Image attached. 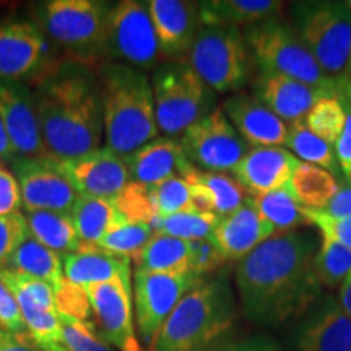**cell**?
Listing matches in <instances>:
<instances>
[{
    "instance_id": "obj_38",
    "label": "cell",
    "mask_w": 351,
    "mask_h": 351,
    "mask_svg": "<svg viewBox=\"0 0 351 351\" xmlns=\"http://www.w3.org/2000/svg\"><path fill=\"white\" fill-rule=\"evenodd\" d=\"M345 122L346 109L343 103L337 96H330L315 103L313 109L307 112L302 124L307 130L333 147L345 129Z\"/></svg>"
},
{
    "instance_id": "obj_56",
    "label": "cell",
    "mask_w": 351,
    "mask_h": 351,
    "mask_svg": "<svg viewBox=\"0 0 351 351\" xmlns=\"http://www.w3.org/2000/svg\"><path fill=\"white\" fill-rule=\"evenodd\" d=\"M345 5H346V8H348V10L351 12V0H348V2H345Z\"/></svg>"
},
{
    "instance_id": "obj_23",
    "label": "cell",
    "mask_w": 351,
    "mask_h": 351,
    "mask_svg": "<svg viewBox=\"0 0 351 351\" xmlns=\"http://www.w3.org/2000/svg\"><path fill=\"white\" fill-rule=\"evenodd\" d=\"M223 111L236 132L252 147L285 145L288 124L254 95L234 93L223 103Z\"/></svg>"
},
{
    "instance_id": "obj_15",
    "label": "cell",
    "mask_w": 351,
    "mask_h": 351,
    "mask_svg": "<svg viewBox=\"0 0 351 351\" xmlns=\"http://www.w3.org/2000/svg\"><path fill=\"white\" fill-rule=\"evenodd\" d=\"M13 176L26 212L70 213L78 197L49 155L19 158L13 161Z\"/></svg>"
},
{
    "instance_id": "obj_1",
    "label": "cell",
    "mask_w": 351,
    "mask_h": 351,
    "mask_svg": "<svg viewBox=\"0 0 351 351\" xmlns=\"http://www.w3.org/2000/svg\"><path fill=\"white\" fill-rule=\"evenodd\" d=\"M317 238L307 231L275 234L234 267L241 313L262 328L300 319L322 296L314 274Z\"/></svg>"
},
{
    "instance_id": "obj_26",
    "label": "cell",
    "mask_w": 351,
    "mask_h": 351,
    "mask_svg": "<svg viewBox=\"0 0 351 351\" xmlns=\"http://www.w3.org/2000/svg\"><path fill=\"white\" fill-rule=\"evenodd\" d=\"M280 0H208L199 2L202 26H236L247 28L270 16L282 15Z\"/></svg>"
},
{
    "instance_id": "obj_35",
    "label": "cell",
    "mask_w": 351,
    "mask_h": 351,
    "mask_svg": "<svg viewBox=\"0 0 351 351\" xmlns=\"http://www.w3.org/2000/svg\"><path fill=\"white\" fill-rule=\"evenodd\" d=\"M186 181H194L204 186L212 195L215 213L219 218L226 217L244 205L245 195L238 181L228 173H213V171H202L194 168L189 173Z\"/></svg>"
},
{
    "instance_id": "obj_20",
    "label": "cell",
    "mask_w": 351,
    "mask_h": 351,
    "mask_svg": "<svg viewBox=\"0 0 351 351\" xmlns=\"http://www.w3.org/2000/svg\"><path fill=\"white\" fill-rule=\"evenodd\" d=\"M46 41L41 29L25 20L0 23V78L21 80L41 69Z\"/></svg>"
},
{
    "instance_id": "obj_10",
    "label": "cell",
    "mask_w": 351,
    "mask_h": 351,
    "mask_svg": "<svg viewBox=\"0 0 351 351\" xmlns=\"http://www.w3.org/2000/svg\"><path fill=\"white\" fill-rule=\"evenodd\" d=\"M106 54L138 70L155 67L161 56L148 2L122 0L109 8Z\"/></svg>"
},
{
    "instance_id": "obj_11",
    "label": "cell",
    "mask_w": 351,
    "mask_h": 351,
    "mask_svg": "<svg viewBox=\"0 0 351 351\" xmlns=\"http://www.w3.org/2000/svg\"><path fill=\"white\" fill-rule=\"evenodd\" d=\"M204 276L192 271L184 274H153L134 271V313L138 339L152 348L161 327L184 295L195 287Z\"/></svg>"
},
{
    "instance_id": "obj_32",
    "label": "cell",
    "mask_w": 351,
    "mask_h": 351,
    "mask_svg": "<svg viewBox=\"0 0 351 351\" xmlns=\"http://www.w3.org/2000/svg\"><path fill=\"white\" fill-rule=\"evenodd\" d=\"M244 204L251 205L256 212L261 213L275 228L276 234L296 231L298 226L307 225L302 207L293 199L288 187L257 197L245 195Z\"/></svg>"
},
{
    "instance_id": "obj_24",
    "label": "cell",
    "mask_w": 351,
    "mask_h": 351,
    "mask_svg": "<svg viewBox=\"0 0 351 351\" xmlns=\"http://www.w3.org/2000/svg\"><path fill=\"white\" fill-rule=\"evenodd\" d=\"M275 234V228L251 205L244 204L236 212L219 218L210 239L228 263L243 261Z\"/></svg>"
},
{
    "instance_id": "obj_33",
    "label": "cell",
    "mask_w": 351,
    "mask_h": 351,
    "mask_svg": "<svg viewBox=\"0 0 351 351\" xmlns=\"http://www.w3.org/2000/svg\"><path fill=\"white\" fill-rule=\"evenodd\" d=\"M23 315L26 332L39 351H69L65 345L59 311L44 309L23 298H15Z\"/></svg>"
},
{
    "instance_id": "obj_36",
    "label": "cell",
    "mask_w": 351,
    "mask_h": 351,
    "mask_svg": "<svg viewBox=\"0 0 351 351\" xmlns=\"http://www.w3.org/2000/svg\"><path fill=\"white\" fill-rule=\"evenodd\" d=\"M218 221L219 217L217 215L192 208L165 218H156L152 226L156 234L171 236L182 241H197L210 238Z\"/></svg>"
},
{
    "instance_id": "obj_43",
    "label": "cell",
    "mask_w": 351,
    "mask_h": 351,
    "mask_svg": "<svg viewBox=\"0 0 351 351\" xmlns=\"http://www.w3.org/2000/svg\"><path fill=\"white\" fill-rule=\"evenodd\" d=\"M28 234L23 213L15 212L0 217V270L7 269L8 261L20 247V244L28 238Z\"/></svg>"
},
{
    "instance_id": "obj_22",
    "label": "cell",
    "mask_w": 351,
    "mask_h": 351,
    "mask_svg": "<svg viewBox=\"0 0 351 351\" xmlns=\"http://www.w3.org/2000/svg\"><path fill=\"white\" fill-rule=\"evenodd\" d=\"M295 351H351V315L337 298L320 302L298 327Z\"/></svg>"
},
{
    "instance_id": "obj_41",
    "label": "cell",
    "mask_w": 351,
    "mask_h": 351,
    "mask_svg": "<svg viewBox=\"0 0 351 351\" xmlns=\"http://www.w3.org/2000/svg\"><path fill=\"white\" fill-rule=\"evenodd\" d=\"M0 280L7 285L15 298H23L44 309L57 311L56 289L49 283L21 271L5 269L0 270Z\"/></svg>"
},
{
    "instance_id": "obj_57",
    "label": "cell",
    "mask_w": 351,
    "mask_h": 351,
    "mask_svg": "<svg viewBox=\"0 0 351 351\" xmlns=\"http://www.w3.org/2000/svg\"><path fill=\"white\" fill-rule=\"evenodd\" d=\"M0 168H3V163H2V161H0Z\"/></svg>"
},
{
    "instance_id": "obj_53",
    "label": "cell",
    "mask_w": 351,
    "mask_h": 351,
    "mask_svg": "<svg viewBox=\"0 0 351 351\" xmlns=\"http://www.w3.org/2000/svg\"><path fill=\"white\" fill-rule=\"evenodd\" d=\"M15 160H19V156H16L15 148H13L10 138H8V134L5 127H3L2 119H0V161H2V163L13 165Z\"/></svg>"
},
{
    "instance_id": "obj_51",
    "label": "cell",
    "mask_w": 351,
    "mask_h": 351,
    "mask_svg": "<svg viewBox=\"0 0 351 351\" xmlns=\"http://www.w3.org/2000/svg\"><path fill=\"white\" fill-rule=\"evenodd\" d=\"M0 351H39L28 332H12L0 327Z\"/></svg>"
},
{
    "instance_id": "obj_12",
    "label": "cell",
    "mask_w": 351,
    "mask_h": 351,
    "mask_svg": "<svg viewBox=\"0 0 351 351\" xmlns=\"http://www.w3.org/2000/svg\"><path fill=\"white\" fill-rule=\"evenodd\" d=\"M179 142L187 160L197 169L213 173L232 171L251 150L249 143L232 127L223 108H215L189 127Z\"/></svg>"
},
{
    "instance_id": "obj_14",
    "label": "cell",
    "mask_w": 351,
    "mask_h": 351,
    "mask_svg": "<svg viewBox=\"0 0 351 351\" xmlns=\"http://www.w3.org/2000/svg\"><path fill=\"white\" fill-rule=\"evenodd\" d=\"M101 335L117 351H145L135 327L132 280H112L85 287Z\"/></svg>"
},
{
    "instance_id": "obj_9",
    "label": "cell",
    "mask_w": 351,
    "mask_h": 351,
    "mask_svg": "<svg viewBox=\"0 0 351 351\" xmlns=\"http://www.w3.org/2000/svg\"><path fill=\"white\" fill-rule=\"evenodd\" d=\"M109 7L96 0H52L44 3L43 23L49 36L77 59L106 54Z\"/></svg>"
},
{
    "instance_id": "obj_17",
    "label": "cell",
    "mask_w": 351,
    "mask_h": 351,
    "mask_svg": "<svg viewBox=\"0 0 351 351\" xmlns=\"http://www.w3.org/2000/svg\"><path fill=\"white\" fill-rule=\"evenodd\" d=\"M148 10L160 44V56L168 62H184L202 29L199 2L150 0Z\"/></svg>"
},
{
    "instance_id": "obj_39",
    "label": "cell",
    "mask_w": 351,
    "mask_h": 351,
    "mask_svg": "<svg viewBox=\"0 0 351 351\" xmlns=\"http://www.w3.org/2000/svg\"><path fill=\"white\" fill-rule=\"evenodd\" d=\"M148 195L156 218L192 210L191 186L184 178H171L168 181L148 186Z\"/></svg>"
},
{
    "instance_id": "obj_4",
    "label": "cell",
    "mask_w": 351,
    "mask_h": 351,
    "mask_svg": "<svg viewBox=\"0 0 351 351\" xmlns=\"http://www.w3.org/2000/svg\"><path fill=\"white\" fill-rule=\"evenodd\" d=\"M99 91L109 150L127 156L158 138L153 88L143 70L125 64L109 65L103 70Z\"/></svg>"
},
{
    "instance_id": "obj_29",
    "label": "cell",
    "mask_w": 351,
    "mask_h": 351,
    "mask_svg": "<svg viewBox=\"0 0 351 351\" xmlns=\"http://www.w3.org/2000/svg\"><path fill=\"white\" fill-rule=\"evenodd\" d=\"M25 219L29 236L56 254L69 256L80 249L82 241L69 213L26 212Z\"/></svg>"
},
{
    "instance_id": "obj_6",
    "label": "cell",
    "mask_w": 351,
    "mask_h": 351,
    "mask_svg": "<svg viewBox=\"0 0 351 351\" xmlns=\"http://www.w3.org/2000/svg\"><path fill=\"white\" fill-rule=\"evenodd\" d=\"M289 19L322 72L332 78L346 75L351 57V12L345 2H293Z\"/></svg>"
},
{
    "instance_id": "obj_37",
    "label": "cell",
    "mask_w": 351,
    "mask_h": 351,
    "mask_svg": "<svg viewBox=\"0 0 351 351\" xmlns=\"http://www.w3.org/2000/svg\"><path fill=\"white\" fill-rule=\"evenodd\" d=\"M351 271V249L320 236L314 257V274L322 288H340Z\"/></svg>"
},
{
    "instance_id": "obj_3",
    "label": "cell",
    "mask_w": 351,
    "mask_h": 351,
    "mask_svg": "<svg viewBox=\"0 0 351 351\" xmlns=\"http://www.w3.org/2000/svg\"><path fill=\"white\" fill-rule=\"evenodd\" d=\"M238 307L228 275L202 278L174 307L152 351H205L234 327Z\"/></svg>"
},
{
    "instance_id": "obj_25",
    "label": "cell",
    "mask_w": 351,
    "mask_h": 351,
    "mask_svg": "<svg viewBox=\"0 0 351 351\" xmlns=\"http://www.w3.org/2000/svg\"><path fill=\"white\" fill-rule=\"evenodd\" d=\"M64 276L78 287H90L112 280H130V258L103 251L95 244H83L77 252L64 256Z\"/></svg>"
},
{
    "instance_id": "obj_44",
    "label": "cell",
    "mask_w": 351,
    "mask_h": 351,
    "mask_svg": "<svg viewBox=\"0 0 351 351\" xmlns=\"http://www.w3.org/2000/svg\"><path fill=\"white\" fill-rule=\"evenodd\" d=\"M56 301H57V311L60 314L70 315V317L83 320L88 322L91 320V306L90 300H88L86 291L83 287L64 280L59 289L56 291Z\"/></svg>"
},
{
    "instance_id": "obj_40",
    "label": "cell",
    "mask_w": 351,
    "mask_h": 351,
    "mask_svg": "<svg viewBox=\"0 0 351 351\" xmlns=\"http://www.w3.org/2000/svg\"><path fill=\"white\" fill-rule=\"evenodd\" d=\"M153 236H155V230L148 223H124L108 232L96 245L114 256L132 258Z\"/></svg>"
},
{
    "instance_id": "obj_47",
    "label": "cell",
    "mask_w": 351,
    "mask_h": 351,
    "mask_svg": "<svg viewBox=\"0 0 351 351\" xmlns=\"http://www.w3.org/2000/svg\"><path fill=\"white\" fill-rule=\"evenodd\" d=\"M339 99L346 109V122L340 138L333 145V152H335L340 174L343 176L345 182L351 186V86L339 96Z\"/></svg>"
},
{
    "instance_id": "obj_19",
    "label": "cell",
    "mask_w": 351,
    "mask_h": 351,
    "mask_svg": "<svg viewBox=\"0 0 351 351\" xmlns=\"http://www.w3.org/2000/svg\"><path fill=\"white\" fill-rule=\"evenodd\" d=\"M0 119L19 158L46 155L34 96L25 86L0 82Z\"/></svg>"
},
{
    "instance_id": "obj_27",
    "label": "cell",
    "mask_w": 351,
    "mask_h": 351,
    "mask_svg": "<svg viewBox=\"0 0 351 351\" xmlns=\"http://www.w3.org/2000/svg\"><path fill=\"white\" fill-rule=\"evenodd\" d=\"M73 226L83 244H98L108 232L127 223L114 200L78 195L70 210Z\"/></svg>"
},
{
    "instance_id": "obj_8",
    "label": "cell",
    "mask_w": 351,
    "mask_h": 351,
    "mask_svg": "<svg viewBox=\"0 0 351 351\" xmlns=\"http://www.w3.org/2000/svg\"><path fill=\"white\" fill-rule=\"evenodd\" d=\"M187 62L215 93L241 91L254 69L243 29L236 26H202Z\"/></svg>"
},
{
    "instance_id": "obj_49",
    "label": "cell",
    "mask_w": 351,
    "mask_h": 351,
    "mask_svg": "<svg viewBox=\"0 0 351 351\" xmlns=\"http://www.w3.org/2000/svg\"><path fill=\"white\" fill-rule=\"evenodd\" d=\"M21 205L20 187L10 171L0 168V217L19 212Z\"/></svg>"
},
{
    "instance_id": "obj_55",
    "label": "cell",
    "mask_w": 351,
    "mask_h": 351,
    "mask_svg": "<svg viewBox=\"0 0 351 351\" xmlns=\"http://www.w3.org/2000/svg\"><path fill=\"white\" fill-rule=\"evenodd\" d=\"M346 77H348L351 82V57H350V62H348V69H346Z\"/></svg>"
},
{
    "instance_id": "obj_45",
    "label": "cell",
    "mask_w": 351,
    "mask_h": 351,
    "mask_svg": "<svg viewBox=\"0 0 351 351\" xmlns=\"http://www.w3.org/2000/svg\"><path fill=\"white\" fill-rule=\"evenodd\" d=\"M307 225L315 226L322 238L332 239L351 249V221L350 219L332 217L322 210L302 208Z\"/></svg>"
},
{
    "instance_id": "obj_21",
    "label": "cell",
    "mask_w": 351,
    "mask_h": 351,
    "mask_svg": "<svg viewBox=\"0 0 351 351\" xmlns=\"http://www.w3.org/2000/svg\"><path fill=\"white\" fill-rule=\"evenodd\" d=\"M130 181L153 186L171 178H184L195 168L187 160L179 140L173 137H158L138 150L124 156Z\"/></svg>"
},
{
    "instance_id": "obj_2",
    "label": "cell",
    "mask_w": 351,
    "mask_h": 351,
    "mask_svg": "<svg viewBox=\"0 0 351 351\" xmlns=\"http://www.w3.org/2000/svg\"><path fill=\"white\" fill-rule=\"evenodd\" d=\"M33 96L46 155L75 158L101 147V91L85 67L65 64L52 69Z\"/></svg>"
},
{
    "instance_id": "obj_50",
    "label": "cell",
    "mask_w": 351,
    "mask_h": 351,
    "mask_svg": "<svg viewBox=\"0 0 351 351\" xmlns=\"http://www.w3.org/2000/svg\"><path fill=\"white\" fill-rule=\"evenodd\" d=\"M223 351H285L283 346L270 335H252L228 346Z\"/></svg>"
},
{
    "instance_id": "obj_7",
    "label": "cell",
    "mask_w": 351,
    "mask_h": 351,
    "mask_svg": "<svg viewBox=\"0 0 351 351\" xmlns=\"http://www.w3.org/2000/svg\"><path fill=\"white\" fill-rule=\"evenodd\" d=\"M152 88L158 129L168 137L184 134L213 111L215 91L197 75L187 60L158 67L153 72Z\"/></svg>"
},
{
    "instance_id": "obj_46",
    "label": "cell",
    "mask_w": 351,
    "mask_h": 351,
    "mask_svg": "<svg viewBox=\"0 0 351 351\" xmlns=\"http://www.w3.org/2000/svg\"><path fill=\"white\" fill-rule=\"evenodd\" d=\"M223 265H226V261L215 247L212 239L189 241V270L192 274L205 276L219 270Z\"/></svg>"
},
{
    "instance_id": "obj_13",
    "label": "cell",
    "mask_w": 351,
    "mask_h": 351,
    "mask_svg": "<svg viewBox=\"0 0 351 351\" xmlns=\"http://www.w3.org/2000/svg\"><path fill=\"white\" fill-rule=\"evenodd\" d=\"M52 163L78 195L114 200L130 182L124 156L108 147L75 158H52Z\"/></svg>"
},
{
    "instance_id": "obj_34",
    "label": "cell",
    "mask_w": 351,
    "mask_h": 351,
    "mask_svg": "<svg viewBox=\"0 0 351 351\" xmlns=\"http://www.w3.org/2000/svg\"><path fill=\"white\" fill-rule=\"evenodd\" d=\"M285 147L298 160H301V163L314 165L317 168L326 169L335 176V178L337 176H341L332 145H328L326 140H322L317 135H314L311 130H307L302 122L288 124Z\"/></svg>"
},
{
    "instance_id": "obj_28",
    "label": "cell",
    "mask_w": 351,
    "mask_h": 351,
    "mask_svg": "<svg viewBox=\"0 0 351 351\" xmlns=\"http://www.w3.org/2000/svg\"><path fill=\"white\" fill-rule=\"evenodd\" d=\"M135 270L184 274L189 270V241L156 234L130 258Z\"/></svg>"
},
{
    "instance_id": "obj_16",
    "label": "cell",
    "mask_w": 351,
    "mask_h": 351,
    "mask_svg": "<svg viewBox=\"0 0 351 351\" xmlns=\"http://www.w3.org/2000/svg\"><path fill=\"white\" fill-rule=\"evenodd\" d=\"M350 86L351 82L346 75L339 78L337 86L320 88L283 75L258 72L252 82V95L287 124H295L304 121L307 112L320 99L330 96L339 98Z\"/></svg>"
},
{
    "instance_id": "obj_42",
    "label": "cell",
    "mask_w": 351,
    "mask_h": 351,
    "mask_svg": "<svg viewBox=\"0 0 351 351\" xmlns=\"http://www.w3.org/2000/svg\"><path fill=\"white\" fill-rule=\"evenodd\" d=\"M59 317L69 351H117L96 330L91 320L83 322L60 313Z\"/></svg>"
},
{
    "instance_id": "obj_5",
    "label": "cell",
    "mask_w": 351,
    "mask_h": 351,
    "mask_svg": "<svg viewBox=\"0 0 351 351\" xmlns=\"http://www.w3.org/2000/svg\"><path fill=\"white\" fill-rule=\"evenodd\" d=\"M252 62L261 73H274L320 88L339 85V78L327 77L307 51L291 23L282 15L270 16L243 28Z\"/></svg>"
},
{
    "instance_id": "obj_54",
    "label": "cell",
    "mask_w": 351,
    "mask_h": 351,
    "mask_svg": "<svg viewBox=\"0 0 351 351\" xmlns=\"http://www.w3.org/2000/svg\"><path fill=\"white\" fill-rule=\"evenodd\" d=\"M340 302V306L343 307V311L346 314L351 315V271L346 275L345 282L341 283L340 291H339V298H337Z\"/></svg>"
},
{
    "instance_id": "obj_18",
    "label": "cell",
    "mask_w": 351,
    "mask_h": 351,
    "mask_svg": "<svg viewBox=\"0 0 351 351\" xmlns=\"http://www.w3.org/2000/svg\"><path fill=\"white\" fill-rule=\"evenodd\" d=\"M301 161L282 147H252L231 171L245 195L257 197L288 187Z\"/></svg>"
},
{
    "instance_id": "obj_31",
    "label": "cell",
    "mask_w": 351,
    "mask_h": 351,
    "mask_svg": "<svg viewBox=\"0 0 351 351\" xmlns=\"http://www.w3.org/2000/svg\"><path fill=\"white\" fill-rule=\"evenodd\" d=\"M340 184L328 171L314 165L300 163L288 184L289 194L302 208L324 210L339 192Z\"/></svg>"
},
{
    "instance_id": "obj_30",
    "label": "cell",
    "mask_w": 351,
    "mask_h": 351,
    "mask_svg": "<svg viewBox=\"0 0 351 351\" xmlns=\"http://www.w3.org/2000/svg\"><path fill=\"white\" fill-rule=\"evenodd\" d=\"M5 270H15L32 275L34 278L49 283L56 291L65 280L64 262L60 261L59 254L47 249L46 245L39 244L29 234L8 261Z\"/></svg>"
},
{
    "instance_id": "obj_52",
    "label": "cell",
    "mask_w": 351,
    "mask_h": 351,
    "mask_svg": "<svg viewBox=\"0 0 351 351\" xmlns=\"http://www.w3.org/2000/svg\"><path fill=\"white\" fill-rule=\"evenodd\" d=\"M322 212L332 215V217L350 219L351 221V186H348V184L340 186L339 192L328 202L327 207Z\"/></svg>"
},
{
    "instance_id": "obj_48",
    "label": "cell",
    "mask_w": 351,
    "mask_h": 351,
    "mask_svg": "<svg viewBox=\"0 0 351 351\" xmlns=\"http://www.w3.org/2000/svg\"><path fill=\"white\" fill-rule=\"evenodd\" d=\"M0 327L12 332H26L19 302L2 280H0Z\"/></svg>"
}]
</instances>
